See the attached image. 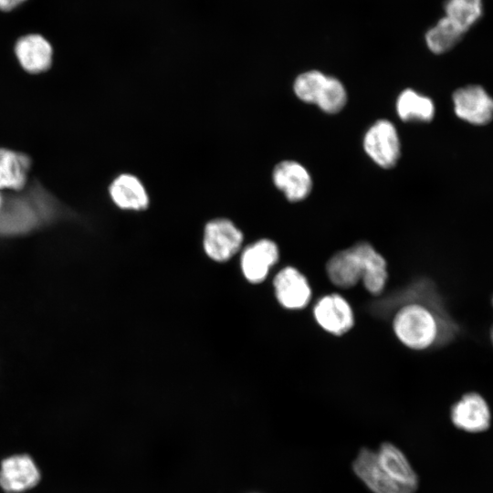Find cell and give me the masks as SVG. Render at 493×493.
I'll return each instance as SVG.
<instances>
[{
    "label": "cell",
    "instance_id": "obj_1",
    "mask_svg": "<svg viewBox=\"0 0 493 493\" xmlns=\"http://www.w3.org/2000/svg\"><path fill=\"white\" fill-rule=\"evenodd\" d=\"M357 477L372 493H416L419 478L404 452L390 442L362 447L352 462Z\"/></svg>",
    "mask_w": 493,
    "mask_h": 493
},
{
    "label": "cell",
    "instance_id": "obj_2",
    "mask_svg": "<svg viewBox=\"0 0 493 493\" xmlns=\"http://www.w3.org/2000/svg\"><path fill=\"white\" fill-rule=\"evenodd\" d=\"M325 268L335 287L348 289L362 281L365 289L375 296L383 291L388 280L386 259L365 241L334 253Z\"/></svg>",
    "mask_w": 493,
    "mask_h": 493
},
{
    "label": "cell",
    "instance_id": "obj_3",
    "mask_svg": "<svg viewBox=\"0 0 493 493\" xmlns=\"http://www.w3.org/2000/svg\"><path fill=\"white\" fill-rule=\"evenodd\" d=\"M396 339L414 351H425L438 341L440 324L430 307L409 303L400 308L392 323Z\"/></svg>",
    "mask_w": 493,
    "mask_h": 493
},
{
    "label": "cell",
    "instance_id": "obj_4",
    "mask_svg": "<svg viewBox=\"0 0 493 493\" xmlns=\"http://www.w3.org/2000/svg\"><path fill=\"white\" fill-rule=\"evenodd\" d=\"M13 196L4 200L0 209V236H14L27 234L50 220L55 213L53 205L44 194Z\"/></svg>",
    "mask_w": 493,
    "mask_h": 493
},
{
    "label": "cell",
    "instance_id": "obj_5",
    "mask_svg": "<svg viewBox=\"0 0 493 493\" xmlns=\"http://www.w3.org/2000/svg\"><path fill=\"white\" fill-rule=\"evenodd\" d=\"M363 149L380 167H393L401 156V143L397 130L389 120L376 121L365 132Z\"/></svg>",
    "mask_w": 493,
    "mask_h": 493
},
{
    "label": "cell",
    "instance_id": "obj_6",
    "mask_svg": "<svg viewBox=\"0 0 493 493\" xmlns=\"http://www.w3.org/2000/svg\"><path fill=\"white\" fill-rule=\"evenodd\" d=\"M316 323L333 336H342L354 326V313L350 302L339 293L320 297L313 307Z\"/></svg>",
    "mask_w": 493,
    "mask_h": 493
},
{
    "label": "cell",
    "instance_id": "obj_7",
    "mask_svg": "<svg viewBox=\"0 0 493 493\" xmlns=\"http://www.w3.org/2000/svg\"><path fill=\"white\" fill-rule=\"evenodd\" d=\"M273 287L278 302L286 309H303L312 298L307 277L293 266H287L277 273Z\"/></svg>",
    "mask_w": 493,
    "mask_h": 493
},
{
    "label": "cell",
    "instance_id": "obj_8",
    "mask_svg": "<svg viewBox=\"0 0 493 493\" xmlns=\"http://www.w3.org/2000/svg\"><path fill=\"white\" fill-rule=\"evenodd\" d=\"M243 234L236 225L226 218L209 221L204 231V248L214 260L226 261L241 247Z\"/></svg>",
    "mask_w": 493,
    "mask_h": 493
},
{
    "label": "cell",
    "instance_id": "obj_9",
    "mask_svg": "<svg viewBox=\"0 0 493 493\" xmlns=\"http://www.w3.org/2000/svg\"><path fill=\"white\" fill-rule=\"evenodd\" d=\"M450 417L456 427L480 433L489 427L491 412L488 403L479 393L467 392L452 405Z\"/></svg>",
    "mask_w": 493,
    "mask_h": 493
},
{
    "label": "cell",
    "instance_id": "obj_10",
    "mask_svg": "<svg viewBox=\"0 0 493 493\" xmlns=\"http://www.w3.org/2000/svg\"><path fill=\"white\" fill-rule=\"evenodd\" d=\"M453 103L456 115L471 124L485 125L493 119V99L478 85L456 89Z\"/></svg>",
    "mask_w": 493,
    "mask_h": 493
},
{
    "label": "cell",
    "instance_id": "obj_11",
    "mask_svg": "<svg viewBox=\"0 0 493 493\" xmlns=\"http://www.w3.org/2000/svg\"><path fill=\"white\" fill-rule=\"evenodd\" d=\"M40 480L39 469L28 455H14L5 458L0 466V487L7 493H21Z\"/></svg>",
    "mask_w": 493,
    "mask_h": 493
},
{
    "label": "cell",
    "instance_id": "obj_12",
    "mask_svg": "<svg viewBox=\"0 0 493 493\" xmlns=\"http://www.w3.org/2000/svg\"><path fill=\"white\" fill-rule=\"evenodd\" d=\"M275 186L290 202L306 199L312 189V179L309 171L299 163L286 160L278 163L272 173Z\"/></svg>",
    "mask_w": 493,
    "mask_h": 493
},
{
    "label": "cell",
    "instance_id": "obj_13",
    "mask_svg": "<svg viewBox=\"0 0 493 493\" xmlns=\"http://www.w3.org/2000/svg\"><path fill=\"white\" fill-rule=\"evenodd\" d=\"M279 258L278 245L267 238L259 239L249 245L243 252L241 267L244 276L251 283H260L266 279L269 269Z\"/></svg>",
    "mask_w": 493,
    "mask_h": 493
},
{
    "label": "cell",
    "instance_id": "obj_14",
    "mask_svg": "<svg viewBox=\"0 0 493 493\" xmlns=\"http://www.w3.org/2000/svg\"><path fill=\"white\" fill-rule=\"evenodd\" d=\"M111 201L121 209L141 211L148 207L150 198L142 182L131 173H121L109 187Z\"/></svg>",
    "mask_w": 493,
    "mask_h": 493
},
{
    "label": "cell",
    "instance_id": "obj_15",
    "mask_svg": "<svg viewBox=\"0 0 493 493\" xmlns=\"http://www.w3.org/2000/svg\"><path fill=\"white\" fill-rule=\"evenodd\" d=\"M15 51L22 68L30 73L48 69L52 62V47L42 36L26 35L19 38Z\"/></svg>",
    "mask_w": 493,
    "mask_h": 493
},
{
    "label": "cell",
    "instance_id": "obj_16",
    "mask_svg": "<svg viewBox=\"0 0 493 493\" xmlns=\"http://www.w3.org/2000/svg\"><path fill=\"white\" fill-rule=\"evenodd\" d=\"M29 158L7 149H0V189L21 190L27 180Z\"/></svg>",
    "mask_w": 493,
    "mask_h": 493
},
{
    "label": "cell",
    "instance_id": "obj_17",
    "mask_svg": "<svg viewBox=\"0 0 493 493\" xmlns=\"http://www.w3.org/2000/svg\"><path fill=\"white\" fill-rule=\"evenodd\" d=\"M396 111L404 121H430L435 115L433 100L412 89L403 90L396 100Z\"/></svg>",
    "mask_w": 493,
    "mask_h": 493
},
{
    "label": "cell",
    "instance_id": "obj_18",
    "mask_svg": "<svg viewBox=\"0 0 493 493\" xmlns=\"http://www.w3.org/2000/svg\"><path fill=\"white\" fill-rule=\"evenodd\" d=\"M466 32L454 21L444 16L425 35L428 49L435 54H443L455 47Z\"/></svg>",
    "mask_w": 493,
    "mask_h": 493
},
{
    "label": "cell",
    "instance_id": "obj_19",
    "mask_svg": "<svg viewBox=\"0 0 493 493\" xmlns=\"http://www.w3.org/2000/svg\"><path fill=\"white\" fill-rule=\"evenodd\" d=\"M445 16L454 21L466 33L482 17L483 0H446Z\"/></svg>",
    "mask_w": 493,
    "mask_h": 493
},
{
    "label": "cell",
    "instance_id": "obj_20",
    "mask_svg": "<svg viewBox=\"0 0 493 493\" xmlns=\"http://www.w3.org/2000/svg\"><path fill=\"white\" fill-rule=\"evenodd\" d=\"M328 78V75L317 69L303 72L294 81V92L300 100L317 105Z\"/></svg>",
    "mask_w": 493,
    "mask_h": 493
},
{
    "label": "cell",
    "instance_id": "obj_21",
    "mask_svg": "<svg viewBox=\"0 0 493 493\" xmlns=\"http://www.w3.org/2000/svg\"><path fill=\"white\" fill-rule=\"evenodd\" d=\"M346 102L347 92L344 85L338 79L329 76L317 106L326 113L335 114L344 108Z\"/></svg>",
    "mask_w": 493,
    "mask_h": 493
},
{
    "label": "cell",
    "instance_id": "obj_22",
    "mask_svg": "<svg viewBox=\"0 0 493 493\" xmlns=\"http://www.w3.org/2000/svg\"><path fill=\"white\" fill-rule=\"evenodd\" d=\"M26 0H0V9L3 11H10Z\"/></svg>",
    "mask_w": 493,
    "mask_h": 493
},
{
    "label": "cell",
    "instance_id": "obj_23",
    "mask_svg": "<svg viewBox=\"0 0 493 493\" xmlns=\"http://www.w3.org/2000/svg\"><path fill=\"white\" fill-rule=\"evenodd\" d=\"M490 305H491V307L493 309V294L490 297ZM488 338H489V343L493 348V322L489 327Z\"/></svg>",
    "mask_w": 493,
    "mask_h": 493
},
{
    "label": "cell",
    "instance_id": "obj_24",
    "mask_svg": "<svg viewBox=\"0 0 493 493\" xmlns=\"http://www.w3.org/2000/svg\"><path fill=\"white\" fill-rule=\"evenodd\" d=\"M3 203H4V199L0 194V209L2 208Z\"/></svg>",
    "mask_w": 493,
    "mask_h": 493
}]
</instances>
